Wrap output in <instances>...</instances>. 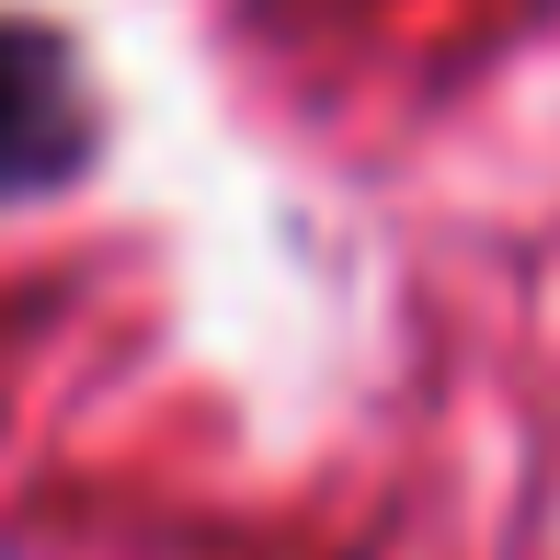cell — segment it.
Wrapping results in <instances>:
<instances>
[{"label": "cell", "mask_w": 560, "mask_h": 560, "mask_svg": "<svg viewBox=\"0 0 560 560\" xmlns=\"http://www.w3.org/2000/svg\"><path fill=\"white\" fill-rule=\"evenodd\" d=\"M115 149L104 69L58 12L0 0V207H46V195L92 184Z\"/></svg>", "instance_id": "1"}]
</instances>
